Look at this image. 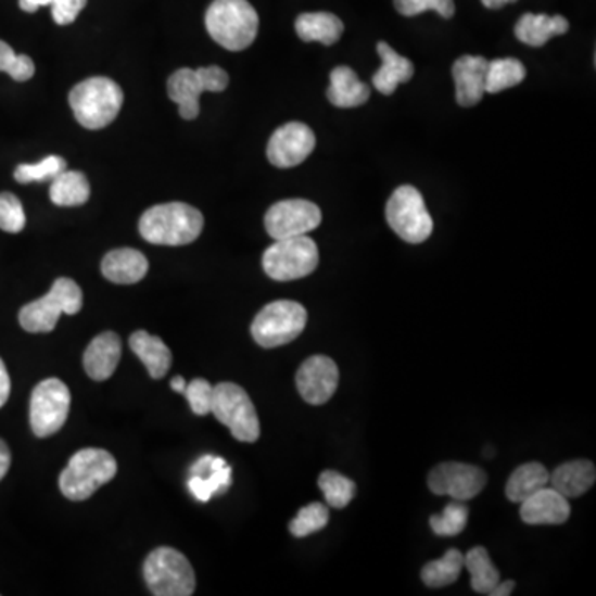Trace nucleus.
Masks as SVG:
<instances>
[{
  "mask_svg": "<svg viewBox=\"0 0 596 596\" xmlns=\"http://www.w3.org/2000/svg\"><path fill=\"white\" fill-rule=\"evenodd\" d=\"M204 217L186 203L150 207L140 219V234L154 245H188L201 236Z\"/></svg>",
  "mask_w": 596,
  "mask_h": 596,
  "instance_id": "1",
  "label": "nucleus"
},
{
  "mask_svg": "<svg viewBox=\"0 0 596 596\" xmlns=\"http://www.w3.org/2000/svg\"><path fill=\"white\" fill-rule=\"evenodd\" d=\"M206 28L220 47L241 52L257 37L258 14L248 0H214L206 12Z\"/></svg>",
  "mask_w": 596,
  "mask_h": 596,
  "instance_id": "2",
  "label": "nucleus"
},
{
  "mask_svg": "<svg viewBox=\"0 0 596 596\" xmlns=\"http://www.w3.org/2000/svg\"><path fill=\"white\" fill-rule=\"evenodd\" d=\"M118 472V464L115 457L105 449L87 447L78 451L71 457V462L60 474V491L66 499L80 500L90 499L91 495L109 484Z\"/></svg>",
  "mask_w": 596,
  "mask_h": 596,
  "instance_id": "3",
  "label": "nucleus"
},
{
  "mask_svg": "<svg viewBox=\"0 0 596 596\" xmlns=\"http://www.w3.org/2000/svg\"><path fill=\"white\" fill-rule=\"evenodd\" d=\"M123 90L106 77H93L75 85L68 103L75 118L87 129H102L115 122L123 106Z\"/></svg>",
  "mask_w": 596,
  "mask_h": 596,
  "instance_id": "4",
  "label": "nucleus"
},
{
  "mask_svg": "<svg viewBox=\"0 0 596 596\" xmlns=\"http://www.w3.org/2000/svg\"><path fill=\"white\" fill-rule=\"evenodd\" d=\"M84 307V293L75 280L56 279L52 289L39 301L22 308L18 321L28 333H50L56 327L60 315H77Z\"/></svg>",
  "mask_w": 596,
  "mask_h": 596,
  "instance_id": "5",
  "label": "nucleus"
},
{
  "mask_svg": "<svg viewBox=\"0 0 596 596\" xmlns=\"http://www.w3.org/2000/svg\"><path fill=\"white\" fill-rule=\"evenodd\" d=\"M144 580L156 596H191L195 588V575L191 563L181 551L160 547L144 561Z\"/></svg>",
  "mask_w": 596,
  "mask_h": 596,
  "instance_id": "6",
  "label": "nucleus"
},
{
  "mask_svg": "<svg viewBox=\"0 0 596 596\" xmlns=\"http://www.w3.org/2000/svg\"><path fill=\"white\" fill-rule=\"evenodd\" d=\"M320 254L317 244L307 236L280 239L264 252L262 265L270 279L277 282L304 279L318 267Z\"/></svg>",
  "mask_w": 596,
  "mask_h": 596,
  "instance_id": "7",
  "label": "nucleus"
},
{
  "mask_svg": "<svg viewBox=\"0 0 596 596\" xmlns=\"http://www.w3.org/2000/svg\"><path fill=\"white\" fill-rule=\"evenodd\" d=\"M211 413L241 443H255L261 438V422L254 403L239 384H217L214 388Z\"/></svg>",
  "mask_w": 596,
  "mask_h": 596,
  "instance_id": "8",
  "label": "nucleus"
},
{
  "mask_svg": "<svg viewBox=\"0 0 596 596\" xmlns=\"http://www.w3.org/2000/svg\"><path fill=\"white\" fill-rule=\"evenodd\" d=\"M307 325V310L293 301L265 305L252 321V337L264 348L287 345L301 335Z\"/></svg>",
  "mask_w": 596,
  "mask_h": 596,
  "instance_id": "9",
  "label": "nucleus"
},
{
  "mask_svg": "<svg viewBox=\"0 0 596 596\" xmlns=\"http://www.w3.org/2000/svg\"><path fill=\"white\" fill-rule=\"evenodd\" d=\"M386 220L408 244H421L433 234V217L421 192L413 186H402L393 192L386 204Z\"/></svg>",
  "mask_w": 596,
  "mask_h": 596,
  "instance_id": "10",
  "label": "nucleus"
},
{
  "mask_svg": "<svg viewBox=\"0 0 596 596\" xmlns=\"http://www.w3.org/2000/svg\"><path fill=\"white\" fill-rule=\"evenodd\" d=\"M229 85V75L220 66H204V68H181L176 71L168 80V94L173 102L178 103L179 115L185 119H195L199 116V97L204 91L220 93Z\"/></svg>",
  "mask_w": 596,
  "mask_h": 596,
  "instance_id": "11",
  "label": "nucleus"
},
{
  "mask_svg": "<svg viewBox=\"0 0 596 596\" xmlns=\"http://www.w3.org/2000/svg\"><path fill=\"white\" fill-rule=\"evenodd\" d=\"M71 390L59 378L37 384L30 397V426L37 438L59 433L71 413Z\"/></svg>",
  "mask_w": 596,
  "mask_h": 596,
  "instance_id": "12",
  "label": "nucleus"
},
{
  "mask_svg": "<svg viewBox=\"0 0 596 596\" xmlns=\"http://www.w3.org/2000/svg\"><path fill=\"white\" fill-rule=\"evenodd\" d=\"M320 223V207L305 199L280 201L265 214V229L276 241L307 236V232L317 229Z\"/></svg>",
  "mask_w": 596,
  "mask_h": 596,
  "instance_id": "13",
  "label": "nucleus"
},
{
  "mask_svg": "<svg viewBox=\"0 0 596 596\" xmlns=\"http://www.w3.org/2000/svg\"><path fill=\"white\" fill-rule=\"evenodd\" d=\"M487 484V475L478 466L444 462L429 472L428 485L436 495H449L456 500L474 499Z\"/></svg>",
  "mask_w": 596,
  "mask_h": 596,
  "instance_id": "14",
  "label": "nucleus"
},
{
  "mask_svg": "<svg viewBox=\"0 0 596 596\" xmlns=\"http://www.w3.org/2000/svg\"><path fill=\"white\" fill-rule=\"evenodd\" d=\"M315 143L314 131L305 123H287L270 138L267 157L277 168H293L314 153Z\"/></svg>",
  "mask_w": 596,
  "mask_h": 596,
  "instance_id": "15",
  "label": "nucleus"
},
{
  "mask_svg": "<svg viewBox=\"0 0 596 596\" xmlns=\"http://www.w3.org/2000/svg\"><path fill=\"white\" fill-rule=\"evenodd\" d=\"M295 381L299 393L308 405H325L339 388V367L328 356H310L296 371Z\"/></svg>",
  "mask_w": 596,
  "mask_h": 596,
  "instance_id": "16",
  "label": "nucleus"
},
{
  "mask_svg": "<svg viewBox=\"0 0 596 596\" xmlns=\"http://www.w3.org/2000/svg\"><path fill=\"white\" fill-rule=\"evenodd\" d=\"M487 60L484 56L464 55L453 65L454 85H456V102L464 109L475 106L481 102L485 91L487 77Z\"/></svg>",
  "mask_w": 596,
  "mask_h": 596,
  "instance_id": "17",
  "label": "nucleus"
},
{
  "mask_svg": "<svg viewBox=\"0 0 596 596\" xmlns=\"http://www.w3.org/2000/svg\"><path fill=\"white\" fill-rule=\"evenodd\" d=\"M520 504V519L529 525H560L570 517L567 497L548 485Z\"/></svg>",
  "mask_w": 596,
  "mask_h": 596,
  "instance_id": "18",
  "label": "nucleus"
},
{
  "mask_svg": "<svg viewBox=\"0 0 596 596\" xmlns=\"http://www.w3.org/2000/svg\"><path fill=\"white\" fill-rule=\"evenodd\" d=\"M122 358V340L115 331L94 337L84 355V367L94 381H105L115 373Z\"/></svg>",
  "mask_w": 596,
  "mask_h": 596,
  "instance_id": "19",
  "label": "nucleus"
},
{
  "mask_svg": "<svg viewBox=\"0 0 596 596\" xmlns=\"http://www.w3.org/2000/svg\"><path fill=\"white\" fill-rule=\"evenodd\" d=\"M150 264L148 258L137 249H116L109 252L102 262V272L110 282L119 286H131L147 277Z\"/></svg>",
  "mask_w": 596,
  "mask_h": 596,
  "instance_id": "20",
  "label": "nucleus"
},
{
  "mask_svg": "<svg viewBox=\"0 0 596 596\" xmlns=\"http://www.w3.org/2000/svg\"><path fill=\"white\" fill-rule=\"evenodd\" d=\"M371 90L359 80L350 66H337L330 74V88L327 97L331 105L339 109H356L370 100Z\"/></svg>",
  "mask_w": 596,
  "mask_h": 596,
  "instance_id": "21",
  "label": "nucleus"
},
{
  "mask_svg": "<svg viewBox=\"0 0 596 596\" xmlns=\"http://www.w3.org/2000/svg\"><path fill=\"white\" fill-rule=\"evenodd\" d=\"M595 481V464L586 459H576L558 466L554 474L550 475L548 484L569 499V497H580L588 492Z\"/></svg>",
  "mask_w": 596,
  "mask_h": 596,
  "instance_id": "22",
  "label": "nucleus"
},
{
  "mask_svg": "<svg viewBox=\"0 0 596 596\" xmlns=\"http://www.w3.org/2000/svg\"><path fill=\"white\" fill-rule=\"evenodd\" d=\"M378 55L381 56L380 71L373 75V85L380 93L393 94L397 85L406 84L415 75V65L411 60L394 52L386 42H380L377 46Z\"/></svg>",
  "mask_w": 596,
  "mask_h": 596,
  "instance_id": "23",
  "label": "nucleus"
},
{
  "mask_svg": "<svg viewBox=\"0 0 596 596\" xmlns=\"http://www.w3.org/2000/svg\"><path fill=\"white\" fill-rule=\"evenodd\" d=\"M570 24L563 15L523 14L516 25V37L530 47H544L548 40L563 36Z\"/></svg>",
  "mask_w": 596,
  "mask_h": 596,
  "instance_id": "24",
  "label": "nucleus"
},
{
  "mask_svg": "<svg viewBox=\"0 0 596 596\" xmlns=\"http://www.w3.org/2000/svg\"><path fill=\"white\" fill-rule=\"evenodd\" d=\"M129 346H131L132 353L143 362L151 378L161 380L168 375L173 355L172 350L166 346L163 340L150 335L148 331L140 330L129 337Z\"/></svg>",
  "mask_w": 596,
  "mask_h": 596,
  "instance_id": "25",
  "label": "nucleus"
},
{
  "mask_svg": "<svg viewBox=\"0 0 596 596\" xmlns=\"http://www.w3.org/2000/svg\"><path fill=\"white\" fill-rule=\"evenodd\" d=\"M296 36L304 42H320L333 46L343 36L345 25L330 12H308L299 15L295 22Z\"/></svg>",
  "mask_w": 596,
  "mask_h": 596,
  "instance_id": "26",
  "label": "nucleus"
},
{
  "mask_svg": "<svg viewBox=\"0 0 596 596\" xmlns=\"http://www.w3.org/2000/svg\"><path fill=\"white\" fill-rule=\"evenodd\" d=\"M548 481H550V474H548L545 466L538 462L523 464L513 471L509 482H507V499L510 503H523V500L529 499L530 495L547 487Z\"/></svg>",
  "mask_w": 596,
  "mask_h": 596,
  "instance_id": "27",
  "label": "nucleus"
},
{
  "mask_svg": "<svg viewBox=\"0 0 596 596\" xmlns=\"http://www.w3.org/2000/svg\"><path fill=\"white\" fill-rule=\"evenodd\" d=\"M90 182L84 173L63 172L52 181L50 199L55 206H81L90 199Z\"/></svg>",
  "mask_w": 596,
  "mask_h": 596,
  "instance_id": "28",
  "label": "nucleus"
},
{
  "mask_svg": "<svg viewBox=\"0 0 596 596\" xmlns=\"http://www.w3.org/2000/svg\"><path fill=\"white\" fill-rule=\"evenodd\" d=\"M464 567L471 573V585L475 593L489 595L500 582L499 570L495 569L484 547L472 548L464 555Z\"/></svg>",
  "mask_w": 596,
  "mask_h": 596,
  "instance_id": "29",
  "label": "nucleus"
},
{
  "mask_svg": "<svg viewBox=\"0 0 596 596\" xmlns=\"http://www.w3.org/2000/svg\"><path fill=\"white\" fill-rule=\"evenodd\" d=\"M462 569L464 555L456 548H451L440 560L429 561L422 567L421 579L429 588H443L456 582Z\"/></svg>",
  "mask_w": 596,
  "mask_h": 596,
  "instance_id": "30",
  "label": "nucleus"
},
{
  "mask_svg": "<svg viewBox=\"0 0 596 596\" xmlns=\"http://www.w3.org/2000/svg\"><path fill=\"white\" fill-rule=\"evenodd\" d=\"M527 77L525 66L517 59H497L489 62L485 91L499 93L507 88L517 87Z\"/></svg>",
  "mask_w": 596,
  "mask_h": 596,
  "instance_id": "31",
  "label": "nucleus"
},
{
  "mask_svg": "<svg viewBox=\"0 0 596 596\" xmlns=\"http://www.w3.org/2000/svg\"><path fill=\"white\" fill-rule=\"evenodd\" d=\"M318 487L324 492L328 506L333 509H345L355 497V482L335 471L321 472Z\"/></svg>",
  "mask_w": 596,
  "mask_h": 596,
  "instance_id": "32",
  "label": "nucleus"
},
{
  "mask_svg": "<svg viewBox=\"0 0 596 596\" xmlns=\"http://www.w3.org/2000/svg\"><path fill=\"white\" fill-rule=\"evenodd\" d=\"M469 509L464 506L462 500H454L444 507L440 516H433L429 519L431 529L440 537H454L460 534L468 525Z\"/></svg>",
  "mask_w": 596,
  "mask_h": 596,
  "instance_id": "33",
  "label": "nucleus"
},
{
  "mask_svg": "<svg viewBox=\"0 0 596 596\" xmlns=\"http://www.w3.org/2000/svg\"><path fill=\"white\" fill-rule=\"evenodd\" d=\"M63 172H66V161L62 156H49L37 164H21L15 169L14 178L21 185L36 181H53Z\"/></svg>",
  "mask_w": 596,
  "mask_h": 596,
  "instance_id": "34",
  "label": "nucleus"
},
{
  "mask_svg": "<svg viewBox=\"0 0 596 596\" xmlns=\"http://www.w3.org/2000/svg\"><path fill=\"white\" fill-rule=\"evenodd\" d=\"M330 519L327 507L320 503L308 504L304 509L299 510L295 519L290 522V532L295 537L304 538L315 534L318 530L325 529Z\"/></svg>",
  "mask_w": 596,
  "mask_h": 596,
  "instance_id": "35",
  "label": "nucleus"
},
{
  "mask_svg": "<svg viewBox=\"0 0 596 596\" xmlns=\"http://www.w3.org/2000/svg\"><path fill=\"white\" fill-rule=\"evenodd\" d=\"M0 72L11 75L15 81H27L36 75V63L30 56L15 55L12 47L0 40Z\"/></svg>",
  "mask_w": 596,
  "mask_h": 596,
  "instance_id": "36",
  "label": "nucleus"
},
{
  "mask_svg": "<svg viewBox=\"0 0 596 596\" xmlns=\"http://www.w3.org/2000/svg\"><path fill=\"white\" fill-rule=\"evenodd\" d=\"M27 224L21 199L12 192H0V229L9 234H18Z\"/></svg>",
  "mask_w": 596,
  "mask_h": 596,
  "instance_id": "37",
  "label": "nucleus"
},
{
  "mask_svg": "<svg viewBox=\"0 0 596 596\" xmlns=\"http://www.w3.org/2000/svg\"><path fill=\"white\" fill-rule=\"evenodd\" d=\"M394 8L405 17H415L426 11H436L441 17L451 18L456 12L454 0H394Z\"/></svg>",
  "mask_w": 596,
  "mask_h": 596,
  "instance_id": "38",
  "label": "nucleus"
},
{
  "mask_svg": "<svg viewBox=\"0 0 596 596\" xmlns=\"http://www.w3.org/2000/svg\"><path fill=\"white\" fill-rule=\"evenodd\" d=\"M185 394L194 415H210L214 394V386L210 381L204 378H195L191 383L186 384Z\"/></svg>",
  "mask_w": 596,
  "mask_h": 596,
  "instance_id": "39",
  "label": "nucleus"
},
{
  "mask_svg": "<svg viewBox=\"0 0 596 596\" xmlns=\"http://www.w3.org/2000/svg\"><path fill=\"white\" fill-rule=\"evenodd\" d=\"M50 8L56 25H71L87 8V0H52Z\"/></svg>",
  "mask_w": 596,
  "mask_h": 596,
  "instance_id": "40",
  "label": "nucleus"
},
{
  "mask_svg": "<svg viewBox=\"0 0 596 596\" xmlns=\"http://www.w3.org/2000/svg\"><path fill=\"white\" fill-rule=\"evenodd\" d=\"M206 481L207 487L214 494H224L227 492V489L230 487V482H232V469L229 466H223V468L216 469L210 478L204 479Z\"/></svg>",
  "mask_w": 596,
  "mask_h": 596,
  "instance_id": "41",
  "label": "nucleus"
},
{
  "mask_svg": "<svg viewBox=\"0 0 596 596\" xmlns=\"http://www.w3.org/2000/svg\"><path fill=\"white\" fill-rule=\"evenodd\" d=\"M226 460L223 457L217 456H203L201 459L195 460L192 464L191 475H198V478H210L216 469L223 468L226 466Z\"/></svg>",
  "mask_w": 596,
  "mask_h": 596,
  "instance_id": "42",
  "label": "nucleus"
},
{
  "mask_svg": "<svg viewBox=\"0 0 596 596\" xmlns=\"http://www.w3.org/2000/svg\"><path fill=\"white\" fill-rule=\"evenodd\" d=\"M189 491L192 492L195 499L199 503H210L211 497H213V492L207 487L206 481L203 478H198V475H191L189 479Z\"/></svg>",
  "mask_w": 596,
  "mask_h": 596,
  "instance_id": "43",
  "label": "nucleus"
},
{
  "mask_svg": "<svg viewBox=\"0 0 596 596\" xmlns=\"http://www.w3.org/2000/svg\"><path fill=\"white\" fill-rule=\"evenodd\" d=\"M9 396H11V377L4 362L0 358V408L8 403Z\"/></svg>",
  "mask_w": 596,
  "mask_h": 596,
  "instance_id": "44",
  "label": "nucleus"
},
{
  "mask_svg": "<svg viewBox=\"0 0 596 596\" xmlns=\"http://www.w3.org/2000/svg\"><path fill=\"white\" fill-rule=\"evenodd\" d=\"M11 451H9L8 444L0 440V481L8 474L9 468H11Z\"/></svg>",
  "mask_w": 596,
  "mask_h": 596,
  "instance_id": "45",
  "label": "nucleus"
},
{
  "mask_svg": "<svg viewBox=\"0 0 596 596\" xmlns=\"http://www.w3.org/2000/svg\"><path fill=\"white\" fill-rule=\"evenodd\" d=\"M50 4H52V0H18L22 11L28 12V14H34L40 8H46V5Z\"/></svg>",
  "mask_w": 596,
  "mask_h": 596,
  "instance_id": "46",
  "label": "nucleus"
},
{
  "mask_svg": "<svg viewBox=\"0 0 596 596\" xmlns=\"http://www.w3.org/2000/svg\"><path fill=\"white\" fill-rule=\"evenodd\" d=\"M513 586H516V583L512 582V580H507V582L497 583V585L494 586V589H492L489 595L491 596H509L510 593L513 592Z\"/></svg>",
  "mask_w": 596,
  "mask_h": 596,
  "instance_id": "47",
  "label": "nucleus"
},
{
  "mask_svg": "<svg viewBox=\"0 0 596 596\" xmlns=\"http://www.w3.org/2000/svg\"><path fill=\"white\" fill-rule=\"evenodd\" d=\"M186 384L188 383H186V380L182 377H175L172 380V388L176 393H185Z\"/></svg>",
  "mask_w": 596,
  "mask_h": 596,
  "instance_id": "48",
  "label": "nucleus"
},
{
  "mask_svg": "<svg viewBox=\"0 0 596 596\" xmlns=\"http://www.w3.org/2000/svg\"><path fill=\"white\" fill-rule=\"evenodd\" d=\"M481 2L487 9H503L507 5V0H481Z\"/></svg>",
  "mask_w": 596,
  "mask_h": 596,
  "instance_id": "49",
  "label": "nucleus"
},
{
  "mask_svg": "<svg viewBox=\"0 0 596 596\" xmlns=\"http://www.w3.org/2000/svg\"><path fill=\"white\" fill-rule=\"evenodd\" d=\"M513 2H517V0H507V4H513Z\"/></svg>",
  "mask_w": 596,
  "mask_h": 596,
  "instance_id": "50",
  "label": "nucleus"
}]
</instances>
